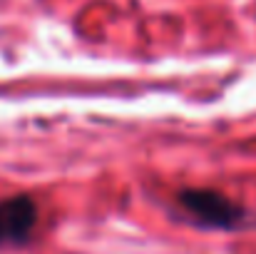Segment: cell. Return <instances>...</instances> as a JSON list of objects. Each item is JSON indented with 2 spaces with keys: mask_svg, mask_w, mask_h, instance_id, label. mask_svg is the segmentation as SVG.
Segmentation results:
<instances>
[{
  "mask_svg": "<svg viewBox=\"0 0 256 254\" xmlns=\"http://www.w3.org/2000/svg\"><path fill=\"white\" fill-rule=\"evenodd\" d=\"M38 224V204L28 194L0 199V247H20Z\"/></svg>",
  "mask_w": 256,
  "mask_h": 254,
  "instance_id": "2",
  "label": "cell"
},
{
  "mask_svg": "<svg viewBox=\"0 0 256 254\" xmlns=\"http://www.w3.org/2000/svg\"><path fill=\"white\" fill-rule=\"evenodd\" d=\"M189 219L206 229H239L249 224V212L216 189H182L176 194Z\"/></svg>",
  "mask_w": 256,
  "mask_h": 254,
  "instance_id": "1",
  "label": "cell"
}]
</instances>
